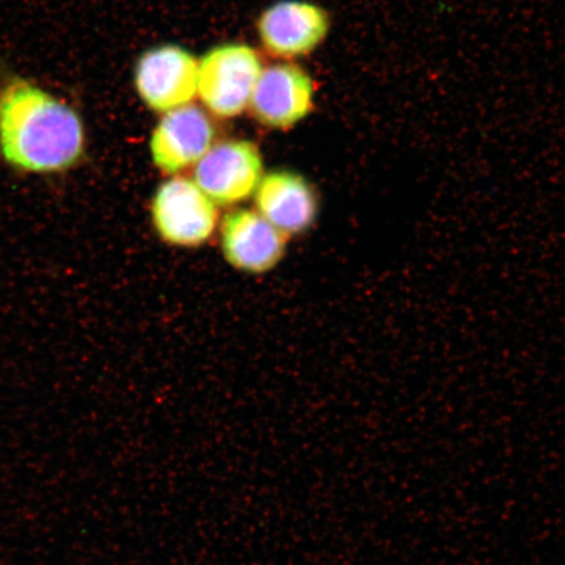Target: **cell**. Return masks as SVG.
Here are the masks:
<instances>
[{
	"mask_svg": "<svg viewBox=\"0 0 565 565\" xmlns=\"http://www.w3.org/2000/svg\"><path fill=\"white\" fill-rule=\"evenodd\" d=\"M330 30L328 12L307 0H280L258 19L257 31L268 54L299 58L316 51Z\"/></svg>",
	"mask_w": 565,
	"mask_h": 565,
	"instance_id": "obj_7",
	"label": "cell"
},
{
	"mask_svg": "<svg viewBox=\"0 0 565 565\" xmlns=\"http://www.w3.org/2000/svg\"><path fill=\"white\" fill-rule=\"evenodd\" d=\"M154 230L166 243L198 247L209 242L217 225L216 204L185 177L161 183L151 203Z\"/></svg>",
	"mask_w": 565,
	"mask_h": 565,
	"instance_id": "obj_3",
	"label": "cell"
},
{
	"mask_svg": "<svg viewBox=\"0 0 565 565\" xmlns=\"http://www.w3.org/2000/svg\"><path fill=\"white\" fill-rule=\"evenodd\" d=\"M81 111L32 76L0 65V161L21 175H65L87 157Z\"/></svg>",
	"mask_w": 565,
	"mask_h": 565,
	"instance_id": "obj_1",
	"label": "cell"
},
{
	"mask_svg": "<svg viewBox=\"0 0 565 565\" xmlns=\"http://www.w3.org/2000/svg\"><path fill=\"white\" fill-rule=\"evenodd\" d=\"M215 127L200 106L189 104L164 113L154 127L150 151L154 167L175 175L198 162L214 146Z\"/></svg>",
	"mask_w": 565,
	"mask_h": 565,
	"instance_id": "obj_6",
	"label": "cell"
},
{
	"mask_svg": "<svg viewBox=\"0 0 565 565\" xmlns=\"http://www.w3.org/2000/svg\"><path fill=\"white\" fill-rule=\"evenodd\" d=\"M254 198L258 214L288 238L312 228L320 211L312 183L292 171L265 174Z\"/></svg>",
	"mask_w": 565,
	"mask_h": 565,
	"instance_id": "obj_10",
	"label": "cell"
},
{
	"mask_svg": "<svg viewBox=\"0 0 565 565\" xmlns=\"http://www.w3.org/2000/svg\"><path fill=\"white\" fill-rule=\"evenodd\" d=\"M313 98V81L307 71L292 63H279L264 68L249 108L260 125L287 130L312 111Z\"/></svg>",
	"mask_w": 565,
	"mask_h": 565,
	"instance_id": "obj_8",
	"label": "cell"
},
{
	"mask_svg": "<svg viewBox=\"0 0 565 565\" xmlns=\"http://www.w3.org/2000/svg\"><path fill=\"white\" fill-rule=\"evenodd\" d=\"M264 160L249 140H224L210 148L194 169V182L216 206L249 200L264 177Z\"/></svg>",
	"mask_w": 565,
	"mask_h": 565,
	"instance_id": "obj_4",
	"label": "cell"
},
{
	"mask_svg": "<svg viewBox=\"0 0 565 565\" xmlns=\"http://www.w3.org/2000/svg\"><path fill=\"white\" fill-rule=\"evenodd\" d=\"M222 250L227 263L250 274L273 270L285 257L288 237L254 210H236L224 217Z\"/></svg>",
	"mask_w": 565,
	"mask_h": 565,
	"instance_id": "obj_9",
	"label": "cell"
},
{
	"mask_svg": "<svg viewBox=\"0 0 565 565\" xmlns=\"http://www.w3.org/2000/svg\"><path fill=\"white\" fill-rule=\"evenodd\" d=\"M263 71V62L250 46L218 45L200 61L196 95L212 115L235 118L249 108Z\"/></svg>",
	"mask_w": 565,
	"mask_h": 565,
	"instance_id": "obj_2",
	"label": "cell"
},
{
	"mask_svg": "<svg viewBox=\"0 0 565 565\" xmlns=\"http://www.w3.org/2000/svg\"><path fill=\"white\" fill-rule=\"evenodd\" d=\"M200 61L179 45L154 46L140 56L134 83L141 102L158 113L192 104Z\"/></svg>",
	"mask_w": 565,
	"mask_h": 565,
	"instance_id": "obj_5",
	"label": "cell"
}]
</instances>
